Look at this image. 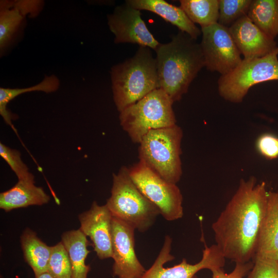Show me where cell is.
<instances>
[{
  "instance_id": "17",
  "label": "cell",
  "mask_w": 278,
  "mask_h": 278,
  "mask_svg": "<svg viewBox=\"0 0 278 278\" xmlns=\"http://www.w3.org/2000/svg\"><path fill=\"white\" fill-rule=\"evenodd\" d=\"M34 181L18 180L8 190L0 194V208L6 212L31 205H42L48 203L50 197Z\"/></svg>"
},
{
  "instance_id": "18",
  "label": "cell",
  "mask_w": 278,
  "mask_h": 278,
  "mask_svg": "<svg viewBox=\"0 0 278 278\" xmlns=\"http://www.w3.org/2000/svg\"><path fill=\"white\" fill-rule=\"evenodd\" d=\"M26 18L8 0L0 1V56H5L19 41L26 25Z\"/></svg>"
},
{
  "instance_id": "12",
  "label": "cell",
  "mask_w": 278,
  "mask_h": 278,
  "mask_svg": "<svg viewBox=\"0 0 278 278\" xmlns=\"http://www.w3.org/2000/svg\"><path fill=\"white\" fill-rule=\"evenodd\" d=\"M135 230L129 224L113 217L112 273L118 278H141L146 271L135 253Z\"/></svg>"
},
{
  "instance_id": "6",
  "label": "cell",
  "mask_w": 278,
  "mask_h": 278,
  "mask_svg": "<svg viewBox=\"0 0 278 278\" xmlns=\"http://www.w3.org/2000/svg\"><path fill=\"white\" fill-rule=\"evenodd\" d=\"M173 102L162 89H155L119 112L123 129L135 143L150 131L176 125Z\"/></svg>"
},
{
  "instance_id": "5",
  "label": "cell",
  "mask_w": 278,
  "mask_h": 278,
  "mask_svg": "<svg viewBox=\"0 0 278 278\" xmlns=\"http://www.w3.org/2000/svg\"><path fill=\"white\" fill-rule=\"evenodd\" d=\"M182 136L177 125L149 131L140 143V160L167 181L177 184L182 173Z\"/></svg>"
},
{
  "instance_id": "16",
  "label": "cell",
  "mask_w": 278,
  "mask_h": 278,
  "mask_svg": "<svg viewBox=\"0 0 278 278\" xmlns=\"http://www.w3.org/2000/svg\"><path fill=\"white\" fill-rule=\"evenodd\" d=\"M125 3L140 10H147L162 18L197 40L201 30L192 22L180 7L169 4L164 0H127Z\"/></svg>"
},
{
  "instance_id": "11",
  "label": "cell",
  "mask_w": 278,
  "mask_h": 278,
  "mask_svg": "<svg viewBox=\"0 0 278 278\" xmlns=\"http://www.w3.org/2000/svg\"><path fill=\"white\" fill-rule=\"evenodd\" d=\"M107 20L115 36V43L136 44L154 50L160 44L148 29L141 10L126 3L116 6L112 13L108 14Z\"/></svg>"
},
{
  "instance_id": "3",
  "label": "cell",
  "mask_w": 278,
  "mask_h": 278,
  "mask_svg": "<svg viewBox=\"0 0 278 278\" xmlns=\"http://www.w3.org/2000/svg\"><path fill=\"white\" fill-rule=\"evenodd\" d=\"M110 76L119 112L159 88L157 60L147 47L140 46L133 57L113 65Z\"/></svg>"
},
{
  "instance_id": "24",
  "label": "cell",
  "mask_w": 278,
  "mask_h": 278,
  "mask_svg": "<svg viewBox=\"0 0 278 278\" xmlns=\"http://www.w3.org/2000/svg\"><path fill=\"white\" fill-rule=\"evenodd\" d=\"M218 23L227 27L247 15L251 0H218Z\"/></svg>"
},
{
  "instance_id": "13",
  "label": "cell",
  "mask_w": 278,
  "mask_h": 278,
  "mask_svg": "<svg viewBox=\"0 0 278 278\" xmlns=\"http://www.w3.org/2000/svg\"><path fill=\"white\" fill-rule=\"evenodd\" d=\"M113 216L105 205L94 201L90 208L79 214L80 230L90 237L94 250L100 259L112 257Z\"/></svg>"
},
{
  "instance_id": "30",
  "label": "cell",
  "mask_w": 278,
  "mask_h": 278,
  "mask_svg": "<svg viewBox=\"0 0 278 278\" xmlns=\"http://www.w3.org/2000/svg\"><path fill=\"white\" fill-rule=\"evenodd\" d=\"M235 264L234 269L230 273H225L223 268L212 271V278H244L248 275L253 266L252 261ZM192 278L198 277L195 275Z\"/></svg>"
},
{
  "instance_id": "14",
  "label": "cell",
  "mask_w": 278,
  "mask_h": 278,
  "mask_svg": "<svg viewBox=\"0 0 278 278\" xmlns=\"http://www.w3.org/2000/svg\"><path fill=\"white\" fill-rule=\"evenodd\" d=\"M229 28L244 59L265 56L277 48L274 39L261 30L247 15L238 20Z\"/></svg>"
},
{
  "instance_id": "31",
  "label": "cell",
  "mask_w": 278,
  "mask_h": 278,
  "mask_svg": "<svg viewBox=\"0 0 278 278\" xmlns=\"http://www.w3.org/2000/svg\"><path fill=\"white\" fill-rule=\"evenodd\" d=\"M35 278H55L48 272H45L35 276Z\"/></svg>"
},
{
  "instance_id": "22",
  "label": "cell",
  "mask_w": 278,
  "mask_h": 278,
  "mask_svg": "<svg viewBox=\"0 0 278 278\" xmlns=\"http://www.w3.org/2000/svg\"><path fill=\"white\" fill-rule=\"evenodd\" d=\"M247 16L269 37L278 35V0L252 1Z\"/></svg>"
},
{
  "instance_id": "2",
  "label": "cell",
  "mask_w": 278,
  "mask_h": 278,
  "mask_svg": "<svg viewBox=\"0 0 278 278\" xmlns=\"http://www.w3.org/2000/svg\"><path fill=\"white\" fill-rule=\"evenodd\" d=\"M159 88L174 102L181 100L200 71L205 66L200 43L179 31L170 42L157 49Z\"/></svg>"
},
{
  "instance_id": "4",
  "label": "cell",
  "mask_w": 278,
  "mask_h": 278,
  "mask_svg": "<svg viewBox=\"0 0 278 278\" xmlns=\"http://www.w3.org/2000/svg\"><path fill=\"white\" fill-rule=\"evenodd\" d=\"M106 204L113 217L141 232L147 231L160 214L158 208L138 189L126 167L113 174L111 196Z\"/></svg>"
},
{
  "instance_id": "29",
  "label": "cell",
  "mask_w": 278,
  "mask_h": 278,
  "mask_svg": "<svg viewBox=\"0 0 278 278\" xmlns=\"http://www.w3.org/2000/svg\"><path fill=\"white\" fill-rule=\"evenodd\" d=\"M12 6L16 8L25 18H34L42 12L44 2L41 0L9 1Z\"/></svg>"
},
{
  "instance_id": "8",
  "label": "cell",
  "mask_w": 278,
  "mask_h": 278,
  "mask_svg": "<svg viewBox=\"0 0 278 278\" xmlns=\"http://www.w3.org/2000/svg\"><path fill=\"white\" fill-rule=\"evenodd\" d=\"M128 170L138 189L158 208L163 218L174 221L183 217V197L176 184L167 181L141 160Z\"/></svg>"
},
{
  "instance_id": "7",
  "label": "cell",
  "mask_w": 278,
  "mask_h": 278,
  "mask_svg": "<svg viewBox=\"0 0 278 278\" xmlns=\"http://www.w3.org/2000/svg\"><path fill=\"white\" fill-rule=\"evenodd\" d=\"M277 55L278 47L265 56L243 59L235 69L219 78L218 90L220 96L230 102L239 103L253 85L278 80Z\"/></svg>"
},
{
  "instance_id": "26",
  "label": "cell",
  "mask_w": 278,
  "mask_h": 278,
  "mask_svg": "<svg viewBox=\"0 0 278 278\" xmlns=\"http://www.w3.org/2000/svg\"><path fill=\"white\" fill-rule=\"evenodd\" d=\"M0 156L14 172L18 180L34 181V176L21 159L20 152L0 143Z\"/></svg>"
},
{
  "instance_id": "28",
  "label": "cell",
  "mask_w": 278,
  "mask_h": 278,
  "mask_svg": "<svg viewBox=\"0 0 278 278\" xmlns=\"http://www.w3.org/2000/svg\"><path fill=\"white\" fill-rule=\"evenodd\" d=\"M256 147L259 154L267 160L278 158V137L273 134L260 135L256 140Z\"/></svg>"
},
{
  "instance_id": "21",
  "label": "cell",
  "mask_w": 278,
  "mask_h": 278,
  "mask_svg": "<svg viewBox=\"0 0 278 278\" xmlns=\"http://www.w3.org/2000/svg\"><path fill=\"white\" fill-rule=\"evenodd\" d=\"M60 85L59 78L55 75L45 76L39 83L24 88H0V114L5 123L13 127L12 120L18 116L12 113L7 108L10 101L20 95L34 91H41L51 93L57 91Z\"/></svg>"
},
{
  "instance_id": "9",
  "label": "cell",
  "mask_w": 278,
  "mask_h": 278,
  "mask_svg": "<svg viewBox=\"0 0 278 278\" xmlns=\"http://www.w3.org/2000/svg\"><path fill=\"white\" fill-rule=\"evenodd\" d=\"M200 43L205 66L221 76L235 69L241 62V54L230 32L229 27L216 23L201 27Z\"/></svg>"
},
{
  "instance_id": "1",
  "label": "cell",
  "mask_w": 278,
  "mask_h": 278,
  "mask_svg": "<svg viewBox=\"0 0 278 278\" xmlns=\"http://www.w3.org/2000/svg\"><path fill=\"white\" fill-rule=\"evenodd\" d=\"M264 181L241 179L237 190L212 225L216 245L225 259L250 262L254 255L267 204Z\"/></svg>"
},
{
  "instance_id": "15",
  "label": "cell",
  "mask_w": 278,
  "mask_h": 278,
  "mask_svg": "<svg viewBox=\"0 0 278 278\" xmlns=\"http://www.w3.org/2000/svg\"><path fill=\"white\" fill-rule=\"evenodd\" d=\"M257 258L278 260V190L268 192L266 211L252 260Z\"/></svg>"
},
{
  "instance_id": "23",
  "label": "cell",
  "mask_w": 278,
  "mask_h": 278,
  "mask_svg": "<svg viewBox=\"0 0 278 278\" xmlns=\"http://www.w3.org/2000/svg\"><path fill=\"white\" fill-rule=\"evenodd\" d=\"M180 7L190 20L201 27L218 23V0H181Z\"/></svg>"
},
{
  "instance_id": "20",
  "label": "cell",
  "mask_w": 278,
  "mask_h": 278,
  "mask_svg": "<svg viewBox=\"0 0 278 278\" xmlns=\"http://www.w3.org/2000/svg\"><path fill=\"white\" fill-rule=\"evenodd\" d=\"M21 242L25 259L35 276L47 272L52 247L46 245L28 228L23 232Z\"/></svg>"
},
{
  "instance_id": "25",
  "label": "cell",
  "mask_w": 278,
  "mask_h": 278,
  "mask_svg": "<svg viewBox=\"0 0 278 278\" xmlns=\"http://www.w3.org/2000/svg\"><path fill=\"white\" fill-rule=\"evenodd\" d=\"M47 272L55 278H72L70 259L61 241L52 247Z\"/></svg>"
},
{
  "instance_id": "19",
  "label": "cell",
  "mask_w": 278,
  "mask_h": 278,
  "mask_svg": "<svg viewBox=\"0 0 278 278\" xmlns=\"http://www.w3.org/2000/svg\"><path fill=\"white\" fill-rule=\"evenodd\" d=\"M86 236L80 230H73L64 232L61 242L65 248L71 263L72 278H87L90 270V265L85 264L89 251V242Z\"/></svg>"
},
{
  "instance_id": "10",
  "label": "cell",
  "mask_w": 278,
  "mask_h": 278,
  "mask_svg": "<svg viewBox=\"0 0 278 278\" xmlns=\"http://www.w3.org/2000/svg\"><path fill=\"white\" fill-rule=\"evenodd\" d=\"M172 239L166 235L163 247L152 266L144 273L141 278H192L202 269H207L211 271L223 268L225 258L216 244L208 247L204 243L201 259L196 264L188 263L183 258L178 265L169 268L164 265L174 259L170 254Z\"/></svg>"
},
{
  "instance_id": "27",
  "label": "cell",
  "mask_w": 278,
  "mask_h": 278,
  "mask_svg": "<svg viewBox=\"0 0 278 278\" xmlns=\"http://www.w3.org/2000/svg\"><path fill=\"white\" fill-rule=\"evenodd\" d=\"M252 261L253 266L247 278H278V260L257 258Z\"/></svg>"
}]
</instances>
